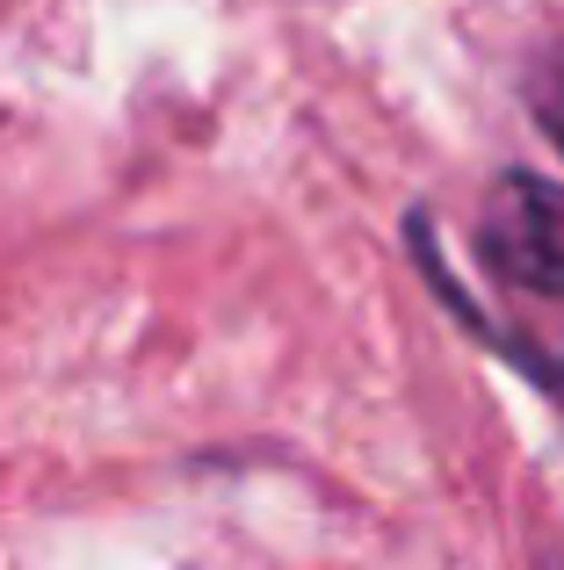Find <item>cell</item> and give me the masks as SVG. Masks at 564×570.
I'll list each match as a JSON object with an SVG mask.
<instances>
[{
	"label": "cell",
	"instance_id": "cell-1",
	"mask_svg": "<svg viewBox=\"0 0 564 570\" xmlns=\"http://www.w3.org/2000/svg\"><path fill=\"white\" fill-rule=\"evenodd\" d=\"M478 253L507 289L564 296V181L499 174L478 217Z\"/></svg>",
	"mask_w": 564,
	"mask_h": 570
},
{
	"label": "cell",
	"instance_id": "cell-2",
	"mask_svg": "<svg viewBox=\"0 0 564 570\" xmlns=\"http://www.w3.org/2000/svg\"><path fill=\"white\" fill-rule=\"evenodd\" d=\"M528 101H536V124H543V138H551L557 153H564V58H551V66L536 72Z\"/></svg>",
	"mask_w": 564,
	"mask_h": 570
},
{
	"label": "cell",
	"instance_id": "cell-3",
	"mask_svg": "<svg viewBox=\"0 0 564 570\" xmlns=\"http://www.w3.org/2000/svg\"><path fill=\"white\" fill-rule=\"evenodd\" d=\"M470 325H478V318H470ZM478 333H485V340H493V347H499V354H507V362H522V368H528V376H536V383H543V390H551V397L564 404V362H536V354H528V347H514V340H507V333H493V325H478Z\"/></svg>",
	"mask_w": 564,
	"mask_h": 570
}]
</instances>
